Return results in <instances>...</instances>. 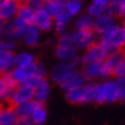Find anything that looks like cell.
<instances>
[{"mask_svg":"<svg viewBox=\"0 0 125 125\" xmlns=\"http://www.w3.org/2000/svg\"><path fill=\"white\" fill-rule=\"evenodd\" d=\"M100 36H101L100 44L102 45L107 54L118 52L125 45V28L116 23Z\"/></svg>","mask_w":125,"mask_h":125,"instance_id":"obj_2","label":"cell"},{"mask_svg":"<svg viewBox=\"0 0 125 125\" xmlns=\"http://www.w3.org/2000/svg\"><path fill=\"white\" fill-rule=\"evenodd\" d=\"M25 27H27V24H24L17 17L6 21V23H5V36L13 39V40H17L22 37L23 32L25 30Z\"/></svg>","mask_w":125,"mask_h":125,"instance_id":"obj_10","label":"cell"},{"mask_svg":"<svg viewBox=\"0 0 125 125\" xmlns=\"http://www.w3.org/2000/svg\"><path fill=\"white\" fill-rule=\"evenodd\" d=\"M79 62H60L57 65L54 67V69L51 72V78L53 82L60 84L69 73L75 70Z\"/></svg>","mask_w":125,"mask_h":125,"instance_id":"obj_11","label":"cell"},{"mask_svg":"<svg viewBox=\"0 0 125 125\" xmlns=\"http://www.w3.org/2000/svg\"><path fill=\"white\" fill-rule=\"evenodd\" d=\"M84 83H85V78H84L82 71H78L77 69H75V70H72L59 85H60L64 91H69V90L75 88V87L79 86V85H82V84H84Z\"/></svg>","mask_w":125,"mask_h":125,"instance_id":"obj_16","label":"cell"},{"mask_svg":"<svg viewBox=\"0 0 125 125\" xmlns=\"http://www.w3.org/2000/svg\"><path fill=\"white\" fill-rule=\"evenodd\" d=\"M42 7L48 11L53 19L59 14H61L62 11H64L63 2L60 0H45L42 4Z\"/></svg>","mask_w":125,"mask_h":125,"instance_id":"obj_24","label":"cell"},{"mask_svg":"<svg viewBox=\"0 0 125 125\" xmlns=\"http://www.w3.org/2000/svg\"><path fill=\"white\" fill-rule=\"evenodd\" d=\"M17 115L13 108L0 109V125H15L17 124Z\"/></svg>","mask_w":125,"mask_h":125,"instance_id":"obj_23","label":"cell"},{"mask_svg":"<svg viewBox=\"0 0 125 125\" xmlns=\"http://www.w3.org/2000/svg\"><path fill=\"white\" fill-rule=\"evenodd\" d=\"M22 40L29 47H34L37 46L40 42L42 34H40V30L36 27L34 24H29L25 27V30L22 34Z\"/></svg>","mask_w":125,"mask_h":125,"instance_id":"obj_15","label":"cell"},{"mask_svg":"<svg viewBox=\"0 0 125 125\" xmlns=\"http://www.w3.org/2000/svg\"><path fill=\"white\" fill-rule=\"evenodd\" d=\"M95 42V33L94 31L90 30H77L71 32V44L75 48L78 49H86L92 44Z\"/></svg>","mask_w":125,"mask_h":125,"instance_id":"obj_5","label":"cell"},{"mask_svg":"<svg viewBox=\"0 0 125 125\" xmlns=\"http://www.w3.org/2000/svg\"><path fill=\"white\" fill-rule=\"evenodd\" d=\"M32 99H33V87L28 83H22L16 84V86L11 92L9 101L14 106H17V104L31 101Z\"/></svg>","mask_w":125,"mask_h":125,"instance_id":"obj_4","label":"cell"},{"mask_svg":"<svg viewBox=\"0 0 125 125\" xmlns=\"http://www.w3.org/2000/svg\"><path fill=\"white\" fill-rule=\"evenodd\" d=\"M94 2H96V4H99V5H101L102 7H104L106 8L108 5L110 4V0H93Z\"/></svg>","mask_w":125,"mask_h":125,"instance_id":"obj_32","label":"cell"},{"mask_svg":"<svg viewBox=\"0 0 125 125\" xmlns=\"http://www.w3.org/2000/svg\"><path fill=\"white\" fill-rule=\"evenodd\" d=\"M55 55L60 62H80V60L78 59L77 49L71 44L59 42L55 51Z\"/></svg>","mask_w":125,"mask_h":125,"instance_id":"obj_8","label":"cell"},{"mask_svg":"<svg viewBox=\"0 0 125 125\" xmlns=\"http://www.w3.org/2000/svg\"><path fill=\"white\" fill-rule=\"evenodd\" d=\"M15 48V40L8 38L6 36H2L0 38V49H5V51H11Z\"/></svg>","mask_w":125,"mask_h":125,"instance_id":"obj_30","label":"cell"},{"mask_svg":"<svg viewBox=\"0 0 125 125\" xmlns=\"http://www.w3.org/2000/svg\"><path fill=\"white\" fill-rule=\"evenodd\" d=\"M25 4L28 5V6H30L32 9H37V8H39V7H42V1H39V0H27V2Z\"/></svg>","mask_w":125,"mask_h":125,"instance_id":"obj_31","label":"cell"},{"mask_svg":"<svg viewBox=\"0 0 125 125\" xmlns=\"http://www.w3.org/2000/svg\"><path fill=\"white\" fill-rule=\"evenodd\" d=\"M14 67V54L11 51L0 49V73L9 72Z\"/></svg>","mask_w":125,"mask_h":125,"instance_id":"obj_20","label":"cell"},{"mask_svg":"<svg viewBox=\"0 0 125 125\" xmlns=\"http://www.w3.org/2000/svg\"><path fill=\"white\" fill-rule=\"evenodd\" d=\"M34 61H36L34 56L28 52H22L17 55H14V65H17V67H29Z\"/></svg>","mask_w":125,"mask_h":125,"instance_id":"obj_27","label":"cell"},{"mask_svg":"<svg viewBox=\"0 0 125 125\" xmlns=\"http://www.w3.org/2000/svg\"><path fill=\"white\" fill-rule=\"evenodd\" d=\"M33 64V63H32ZM32 64L29 67H17L15 65V68L10 69L9 75L11 76V78L14 79L16 84H22V83H28L32 77H36L33 73V68Z\"/></svg>","mask_w":125,"mask_h":125,"instance_id":"obj_13","label":"cell"},{"mask_svg":"<svg viewBox=\"0 0 125 125\" xmlns=\"http://www.w3.org/2000/svg\"><path fill=\"white\" fill-rule=\"evenodd\" d=\"M5 21L4 20L0 19V38L2 37V36H5Z\"/></svg>","mask_w":125,"mask_h":125,"instance_id":"obj_33","label":"cell"},{"mask_svg":"<svg viewBox=\"0 0 125 125\" xmlns=\"http://www.w3.org/2000/svg\"><path fill=\"white\" fill-rule=\"evenodd\" d=\"M102 13H104V7H102L101 5L96 4L94 1L92 4H90V6L87 7V14L90 16H92L93 19L99 15H101Z\"/></svg>","mask_w":125,"mask_h":125,"instance_id":"obj_28","label":"cell"},{"mask_svg":"<svg viewBox=\"0 0 125 125\" xmlns=\"http://www.w3.org/2000/svg\"><path fill=\"white\" fill-rule=\"evenodd\" d=\"M63 8L65 13L72 19L80 14V11L83 9V2L82 0H68L67 2L63 4Z\"/></svg>","mask_w":125,"mask_h":125,"instance_id":"obj_25","label":"cell"},{"mask_svg":"<svg viewBox=\"0 0 125 125\" xmlns=\"http://www.w3.org/2000/svg\"><path fill=\"white\" fill-rule=\"evenodd\" d=\"M70 21H71V17L65 11H62L61 14H59L53 19V27L55 28L57 33L61 34L67 31V27L70 23Z\"/></svg>","mask_w":125,"mask_h":125,"instance_id":"obj_21","label":"cell"},{"mask_svg":"<svg viewBox=\"0 0 125 125\" xmlns=\"http://www.w3.org/2000/svg\"><path fill=\"white\" fill-rule=\"evenodd\" d=\"M33 15H34V9L28 6L27 4L21 5L17 10V14H16V17L19 20H21L24 24H32L33 23Z\"/></svg>","mask_w":125,"mask_h":125,"instance_id":"obj_22","label":"cell"},{"mask_svg":"<svg viewBox=\"0 0 125 125\" xmlns=\"http://www.w3.org/2000/svg\"><path fill=\"white\" fill-rule=\"evenodd\" d=\"M60 1H62V2H63V4H64V2H67V1H68V0H60Z\"/></svg>","mask_w":125,"mask_h":125,"instance_id":"obj_34","label":"cell"},{"mask_svg":"<svg viewBox=\"0 0 125 125\" xmlns=\"http://www.w3.org/2000/svg\"><path fill=\"white\" fill-rule=\"evenodd\" d=\"M49 93H51V87L48 82H46L44 78H39V80L33 86V99L40 102H45L48 99Z\"/></svg>","mask_w":125,"mask_h":125,"instance_id":"obj_18","label":"cell"},{"mask_svg":"<svg viewBox=\"0 0 125 125\" xmlns=\"http://www.w3.org/2000/svg\"><path fill=\"white\" fill-rule=\"evenodd\" d=\"M16 86V83L11 78L9 72L1 73L0 76V101H7L11 95V92Z\"/></svg>","mask_w":125,"mask_h":125,"instance_id":"obj_14","label":"cell"},{"mask_svg":"<svg viewBox=\"0 0 125 125\" xmlns=\"http://www.w3.org/2000/svg\"><path fill=\"white\" fill-rule=\"evenodd\" d=\"M31 119H32V123L37 125H42L44 124L47 119V111H46V108L44 106V102H40L38 100H36V103H34L33 110L31 113Z\"/></svg>","mask_w":125,"mask_h":125,"instance_id":"obj_19","label":"cell"},{"mask_svg":"<svg viewBox=\"0 0 125 125\" xmlns=\"http://www.w3.org/2000/svg\"><path fill=\"white\" fill-rule=\"evenodd\" d=\"M20 6V0H0V19L6 22L16 17Z\"/></svg>","mask_w":125,"mask_h":125,"instance_id":"obj_12","label":"cell"},{"mask_svg":"<svg viewBox=\"0 0 125 125\" xmlns=\"http://www.w3.org/2000/svg\"><path fill=\"white\" fill-rule=\"evenodd\" d=\"M107 52L102 47V45L99 42L92 44L90 47L86 48V52L84 53L83 57L80 59L82 63H90V62H103L104 59L107 57Z\"/></svg>","mask_w":125,"mask_h":125,"instance_id":"obj_7","label":"cell"},{"mask_svg":"<svg viewBox=\"0 0 125 125\" xmlns=\"http://www.w3.org/2000/svg\"><path fill=\"white\" fill-rule=\"evenodd\" d=\"M111 75H114L116 78H121V77L125 76V61L124 59L119 60L115 64V67L113 68V71H111Z\"/></svg>","mask_w":125,"mask_h":125,"instance_id":"obj_29","label":"cell"},{"mask_svg":"<svg viewBox=\"0 0 125 125\" xmlns=\"http://www.w3.org/2000/svg\"><path fill=\"white\" fill-rule=\"evenodd\" d=\"M65 96L71 103L93 102V84H82L79 86L65 91Z\"/></svg>","mask_w":125,"mask_h":125,"instance_id":"obj_3","label":"cell"},{"mask_svg":"<svg viewBox=\"0 0 125 125\" xmlns=\"http://www.w3.org/2000/svg\"><path fill=\"white\" fill-rule=\"evenodd\" d=\"M75 28H76V30H90V29H92L93 28V17L90 16L87 13L84 15H77V19L75 21Z\"/></svg>","mask_w":125,"mask_h":125,"instance_id":"obj_26","label":"cell"},{"mask_svg":"<svg viewBox=\"0 0 125 125\" xmlns=\"http://www.w3.org/2000/svg\"><path fill=\"white\" fill-rule=\"evenodd\" d=\"M85 80L86 79H99V78H107L110 73L107 71L102 62H90L85 63L82 70Z\"/></svg>","mask_w":125,"mask_h":125,"instance_id":"obj_6","label":"cell"},{"mask_svg":"<svg viewBox=\"0 0 125 125\" xmlns=\"http://www.w3.org/2000/svg\"><path fill=\"white\" fill-rule=\"evenodd\" d=\"M39 1H42V4H44V1H45V0H39Z\"/></svg>","mask_w":125,"mask_h":125,"instance_id":"obj_35","label":"cell"},{"mask_svg":"<svg viewBox=\"0 0 125 125\" xmlns=\"http://www.w3.org/2000/svg\"><path fill=\"white\" fill-rule=\"evenodd\" d=\"M32 24H34L40 31H49L53 28V17L42 6L34 10Z\"/></svg>","mask_w":125,"mask_h":125,"instance_id":"obj_9","label":"cell"},{"mask_svg":"<svg viewBox=\"0 0 125 125\" xmlns=\"http://www.w3.org/2000/svg\"><path fill=\"white\" fill-rule=\"evenodd\" d=\"M125 98L124 77L116 80H104L93 84V101L96 103H113Z\"/></svg>","mask_w":125,"mask_h":125,"instance_id":"obj_1","label":"cell"},{"mask_svg":"<svg viewBox=\"0 0 125 125\" xmlns=\"http://www.w3.org/2000/svg\"><path fill=\"white\" fill-rule=\"evenodd\" d=\"M115 17L109 15L107 13H102L101 15L96 16L93 19V30L98 33H102L106 30H108L109 28H111L115 24Z\"/></svg>","mask_w":125,"mask_h":125,"instance_id":"obj_17","label":"cell"}]
</instances>
